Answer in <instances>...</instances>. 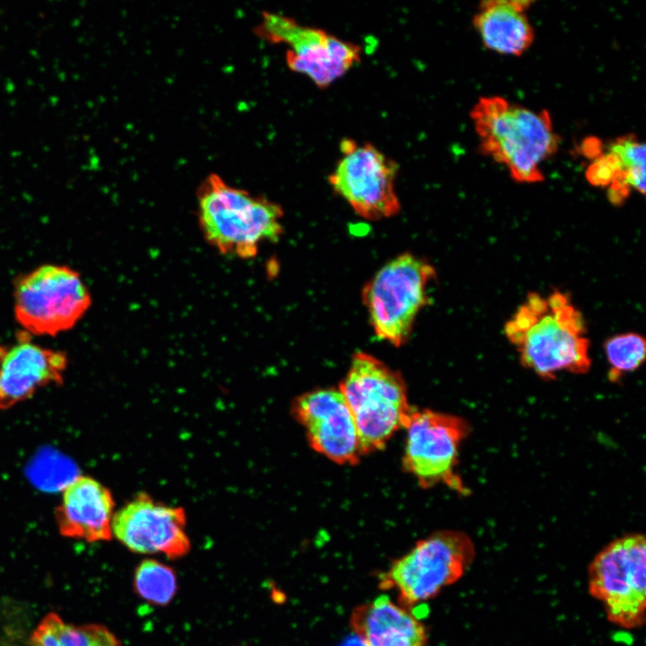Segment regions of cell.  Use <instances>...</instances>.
<instances>
[{"mask_svg":"<svg viewBox=\"0 0 646 646\" xmlns=\"http://www.w3.org/2000/svg\"><path fill=\"white\" fill-rule=\"evenodd\" d=\"M504 334L523 367L545 380L562 372L587 373L591 366L584 318L566 292H530L506 322Z\"/></svg>","mask_w":646,"mask_h":646,"instance_id":"cell-1","label":"cell"},{"mask_svg":"<svg viewBox=\"0 0 646 646\" xmlns=\"http://www.w3.org/2000/svg\"><path fill=\"white\" fill-rule=\"evenodd\" d=\"M470 117L481 152L502 164L519 183L544 180L541 165L558 150L560 137L546 109L535 111L503 97H481Z\"/></svg>","mask_w":646,"mask_h":646,"instance_id":"cell-2","label":"cell"},{"mask_svg":"<svg viewBox=\"0 0 646 646\" xmlns=\"http://www.w3.org/2000/svg\"><path fill=\"white\" fill-rule=\"evenodd\" d=\"M200 231L224 256L255 258L265 242H275L284 231L281 206L266 197L231 186L210 174L196 193Z\"/></svg>","mask_w":646,"mask_h":646,"instance_id":"cell-3","label":"cell"},{"mask_svg":"<svg viewBox=\"0 0 646 646\" xmlns=\"http://www.w3.org/2000/svg\"><path fill=\"white\" fill-rule=\"evenodd\" d=\"M338 389L354 417L362 455L384 448L413 410L402 375L368 353L353 355Z\"/></svg>","mask_w":646,"mask_h":646,"instance_id":"cell-4","label":"cell"},{"mask_svg":"<svg viewBox=\"0 0 646 646\" xmlns=\"http://www.w3.org/2000/svg\"><path fill=\"white\" fill-rule=\"evenodd\" d=\"M435 279L431 263L408 252L381 266L362 292L375 335L396 347L405 345L430 302L428 290Z\"/></svg>","mask_w":646,"mask_h":646,"instance_id":"cell-5","label":"cell"},{"mask_svg":"<svg viewBox=\"0 0 646 646\" xmlns=\"http://www.w3.org/2000/svg\"><path fill=\"white\" fill-rule=\"evenodd\" d=\"M588 589L610 623L624 629L642 626L646 608L645 537L626 534L605 546L589 564Z\"/></svg>","mask_w":646,"mask_h":646,"instance_id":"cell-6","label":"cell"},{"mask_svg":"<svg viewBox=\"0 0 646 646\" xmlns=\"http://www.w3.org/2000/svg\"><path fill=\"white\" fill-rule=\"evenodd\" d=\"M476 555L472 539L462 531L440 530L419 540L381 575L380 586L395 589L405 606L428 600L455 583Z\"/></svg>","mask_w":646,"mask_h":646,"instance_id":"cell-7","label":"cell"},{"mask_svg":"<svg viewBox=\"0 0 646 646\" xmlns=\"http://www.w3.org/2000/svg\"><path fill=\"white\" fill-rule=\"evenodd\" d=\"M14 315L31 336H55L73 328L92 304L80 274L64 265H43L14 284Z\"/></svg>","mask_w":646,"mask_h":646,"instance_id":"cell-8","label":"cell"},{"mask_svg":"<svg viewBox=\"0 0 646 646\" xmlns=\"http://www.w3.org/2000/svg\"><path fill=\"white\" fill-rule=\"evenodd\" d=\"M256 30L264 39L285 45L288 67L320 89L330 86L361 59L359 45L284 14L264 13Z\"/></svg>","mask_w":646,"mask_h":646,"instance_id":"cell-9","label":"cell"},{"mask_svg":"<svg viewBox=\"0 0 646 646\" xmlns=\"http://www.w3.org/2000/svg\"><path fill=\"white\" fill-rule=\"evenodd\" d=\"M341 157L328 177L336 194L360 216L371 221L387 219L400 210L396 192L397 164L370 143L345 138Z\"/></svg>","mask_w":646,"mask_h":646,"instance_id":"cell-10","label":"cell"},{"mask_svg":"<svg viewBox=\"0 0 646 646\" xmlns=\"http://www.w3.org/2000/svg\"><path fill=\"white\" fill-rule=\"evenodd\" d=\"M404 469L423 488L444 484L464 490L455 468L469 427L459 416L431 409H413L405 426Z\"/></svg>","mask_w":646,"mask_h":646,"instance_id":"cell-11","label":"cell"},{"mask_svg":"<svg viewBox=\"0 0 646 646\" xmlns=\"http://www.w3.org/2000/svg\"><path fill=\"white\" fill-rule=\"evenodd\" d=\"M292 412L315 451L339 465L359 462L362 451L357 428L338 388H318L297 397Z\"/></svg>","mask_w":646,"mask_h":646,"instance_id":"cell-12","label":"cell"},{"mask_svg":"<svg viewBox=\"0 0 646 646\" xmlns=\"http://www.w3.org/2000/svg\"><path fill=\"white\" fill-rule=\"evenodd\" d=\"M186 513L141 493L114 514L112 533L129 550L177 558L190 548Z\"/></svg>","mask_w":646,"mask_h":646,"instance_id":"cell-13","label":"cell"},{"mask_svg":"<svg viewBox=\"0 0 646 646\" xmlns=\"http://www.w3.org/2000/svg\"><path fill=\"white\" fill-rule=\"evenodd\" d=\"M67 362L65 352L33 343L24 330L14 344H0V410L31 398L40 388L62 384Z\"/></svg>","mask_w":646,"mask_h":646,"instance_id":"cell-14","label":"cell"},{"mask_svg":"<svg viewBox=\"0 0 646 646\" xmlns=\"http://www.w3.org/2000/svg\"><path fill=\"white\" fill-rule=\"evenodd\" d=\"M114 514L110 491L96 479L80 476L65 486L56 519L62 536L96 542L111 538Z\"/></svg>","mask_w":646,"mask_h":646,"instance_id":"cell-15","label":"cell"},{"mask_svg":"<svg viewBox=\"0 0 646 646\" xmlns=\"http://www.w3.org/2000/svg\"><path fill=\"white\" fill-rule=\"evenodd\" d=\"M591 159L586 179L594 187L607 188L613 205H622L633 191L645 194V144L636 135L616 137Z\"/></svg>","mask_w":646,"mask_h":646,"instance_id":"cell-16","label":"cell"},{"mask_svg":"<svg viewBox=\"0 0 646 646\" xmlns=\"http://www.w3.org/2000/svg\"><path fill=\"white\" fill-rule=\"evenodd\" d=\"M350 624L363 646H426L428 642L424 624L387 595L355 607Z\"/></svg>","mask_w":646,"mask_h":646,"instance_id":"cell-17","label":"cell"},{"mask_svg":"<svg viewBox=\"0 0 646 646\" xmlns=\"http://www.w3.org/2000/svg\"><path fill=\"white\" fill-rule=\"evenodd\" d=\"M527 0H489L480 4L473 24L484 46L502 55L520 56L535 38Z\"/></svg>","mask_w":646,"mask_h":646,"instance_id":"cell-18","label":"cell"},{"mask_svg":"<svg viewBox=\"0 0 646 646\" xmlns=\"http://www.w3.org/2000/svg\"><path fill=\"white\" fill-rule=\"evenodd\" d=\"M603 347L611 382H618L624 374L636 371L646 358V341L635 332L610 336L605 341Z\"/></svg>","mask_w":646,"mask_h":646,"instance_id":"cell-19","label":"cell"},{"mask_svg":"<svg viewBox=\"0 0 646 646\" xmlns=\"http://www.w3.org/2000/svg\"><path fill=\"white\" fill-rule=\"evenodd\" d=\"M135 586L137 594L144 599L153 604L165 605L177 590V579L169 566L154 560H145L135 571Z\"/></svg>","mask_w":646,"mask_h":646,"instance_id":"cell-20","label":"cell"},{"mask_svg":"<svg viewBox=\"0 0 646 646\" xmlns=\"http://www.w3.org/2000/svg\"><path fill=\"white\" fill-rule=\"evenodd\" d=\"M91 646H122L120 642L106 627L97 625L94 639Z\"/></svg>","mask_w":646,"mask_h":646,"instance_id":"cell-21","label":"cell"}]
</instances>
